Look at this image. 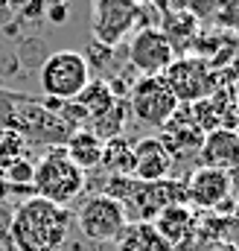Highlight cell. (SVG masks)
<instances>
[{
    "label": "cell",
    "mask_w": 239,
    "mask_h": 251,
    "mask_svg": "<svg viewBox=\"0 0 239 251\" xmlns=\"http://www.w3.org/2000/svg\"><path fill=\"white\" fill-rule=\"evenodd\" d=\"M70 210L47 199H26L9 219V243L15 251H59L67 240Z\"/></svg>",
    "instance_id": "6da1fadb"
},
{
    "label": "cell",
    "mask_w": 239,
    "mask_h": 251,
    "mask_svg": "<svg viewBox=\"0 0 239 251\" xmlns=\"http://www.w3.org/2000/svg\"><path fill=\"white\" fill-rule=\"evenodd\" d=\"M32 190L38 199H47L59 207H67L85 190V173L67 158L64 146H50L47 155L35 164Z\"/></svg>",
    "instance_id": "7a4b0ae2"
},
{
    "label": "cell",
    "mask_w": 239,
    "mask_h": 251,
    "mask_svg": "<svg viewBox=\"0 0 239 251\" xmlns=\"http://www.w3.org/2000/svg\"><path fill=\"white\" fill-rule=\"evenodd\" d=\"M38 82H41L44 97L59 100V102H70L91 82V67H88L82 53H76V50H59V53H53L47 62L41 64Z\"/></svg>",
    "instance_id": "3957f363"
},
{
    "label": "cell",
    "mask_w": 239,
    "mask_h": 251,
    "mask_svg": "<svg viewBox=\"0 0 239 251\" xmlns=\"http://www.w3.org/2000/svg\"><path fill=\"white\" fill-rule=\"evenodd\" d=\"M178 100L172 97V91L167 88V82L161 76H143L131 85L128 94V111L134 114V120L143 126H161L167 123L175 111H178Z\"/></svg>",
    "instance_id": "277c9868"
},
{
    "label": "cell",
    "mask_w": 239,
    "mask_h": 251,
    "mask_svg": "<svg viewBox=\"0 0 239 251\" xmlns=\"http://www.w3.org/2000/svg\"><path fill=\"white\" fill-rule=\"evenodd\" d=\"M76 225H79L82 237L91 243H114L120 231L128 225V219H125V210L120 201L96 193L76 210Z\"/></svg>",
    "instance_id": "5b68a950"
},
{
    "label": "cell",
    "mask_w": 239,
    "mask_h": 251,
    "mask_svg": "<svg viewBox=\"0 0 239 251\" xmlns=\"http://www.w3.org/2000/svg\"><path fill=\"white\" fill-rule=\"evenodd\" d=\"M161 79L167 82V88L172 91V97L178 102H187V105L201 102L216 88H222L219 79L210 73L207 62H201V59H175V62L164 70Z\"/></svg>",
    "instance_id": "8992f818"
},
{
    "label": "cell",
    "mask_w": 239,
    "mask_h": 251,
    "mask_svg": "<svg viewBox=\"0 0 239 251\" xmlns=\"http://www.w3.org/2000/svg\"><path fill=\"white\" fill-rule=\"evenodd\" d=\"M175 62V47L164 35V29L146 26L128 44V64L143 76H164V70Z\"/></svg>",
    "instance_id": "52a82bcc"
},
{
    "label": "cell",
    "mask_w": 239,
    "mask_h": 251,
    "mask_svg": "<svg viewBox=\"0 0 239 251\" xmlns=\"http://www.w3.org/2000/svg\"><path fill=\"white\" fill-rule=\"evenodd\" d=\"M140 15L134 0H94V32L96 41L114 47Z\"/></svg>",
    "instance_id": "ba28073f"
},
{
    "label": "cell",
    "mask_w": 239,
    "mask_h": 251,
    "mask_svg": "<svg viewBox=\"0 0 239 251\" xmlns=\"http://www.w3.org/2000/svg\"><path fill=\"white\" fill-rule=\"evenodd\" d=\"M234 190V176L216 167H201L190 176L187 184V201L190 207H201V210H216L219 204H225L231 199Z\"/></svg>",
    "instance_id": "9c48e42d"
},
{
    "label": "cell",
    "mask_w": 239,
    "mask_h": 251,
    "mask_svg": "<svg viewBox=\"0 0 239 251\" xmlns=\"http://www.w3.org/2000/svg\"><path fill=\"white\" fill-rule=\"evenodd\" d=\"M134 176L137 181H164L169 178L172 167H175V158L172 152L167 149V143L161 137H143V140H134Z\"/></svg>",
    "instance_id": "30bf717a"
},
{
    "label": "cell",
    "mask_w": 239,
    "mask_h": 251,
    "mask_svg": "<svg viewBox=\"0 0 239 251\" xmlns=\"http://www.w3.org/2000/svg\"><path fill=\"white\" fill-rule=\"evenodd\" d=\"M204 167H216L234 176V170H239V134L228 131V128H216L210 134H204V143L198 149Z\"/></svg>",
    "instance_id": "8fae6325"
},
{
    "label": "cell",
    "mask_w": 239,
    "mask_h": 251,
    "mask_svg": "<svg viewBox=\"0 0 239 251\" xmlns=\"http://www.w3.org/2000/svg\"><path fill=\"white\" fill-rule=\"evenodd\" d=\"M195 225H198V210L190 207V204H172V207L161 210L152 222V228L172 246V251L178 249L187 237L195 234Z\"/></svg>",
    "instance_id": "7c38bea8"
},
{
    "label": "cell",
    "mask_w": 239,
    "mask_h": 251,
    "mask_svg": "<svg viewBox=\"0 0 239 251\" xmlns=\"http://www.w3.org/2000/svg\"><path fill=\"white\" fill-rule=\"evenodd\" d=\"M64 152L67 158L85 173V170H96L102 161V140L91 131V128H76L67 140H64Z\"/></svg>",
    "instance_id": "4fadbf2b"
},
{
    "label": "cell",
    "mask_w": 239,
    "mask_h": 251,
    "mask_svg": "<svg viewBox=\"0 0 239 251\" xmlns=\"http://www.w3.org/2000/svg\"><path fill=\"white\" fill-rule=\"evenodd\" d=\"M114 246L117 251H172V246L152 228V222H128Z\"/></svg>",
    "instance_id": "5bb4252c"
},
{
    "label": "cell",
    "mask_w": 239,
    "mask_h": 251,
    "mask_svg": "<svg viewBox=\"0 0 239 251\" xmlns=\"http://www.w3.org/2000/svg\"><path fill=\"white\" fill-rule=\"evenodd\" d=\"M73 102H79V105L85 108L88 120H96V117L108 114V111L117 105V97L111 94V88H108L105 79H91V82L79 91V97H76Z\"/></svg>",
    "instance_id": "9a60e30c"
},
{
    "label": "cell",
    "mask_w": 239,
    "mask_h": 251,
    "mask_svg": "<svg viewBox=\"0 0 239 251\" xmlns=\"http://www.w3.org/2000/svg\"><path fill=\"white\" fill-rule=\"evenodd\" d=\"M99 167H105L111 176H134V146H131V140H125L122 134L105 140Z\"/></svg>",
    "instance_id": "2e32d148"
},
{
    "label": "cell",
    "mask_w": 239,
    "mask_h": 251,
    "mask_svg": "<svg viewBox=\"0 0 239 251\" xmlns=\"http://www.w3.org/2000/svg\"><path fill=\"white\" fill-rule=\"evenodd\" d=\"M125 114H128V102L117 100V105H114L108 114H102V117L94 120V128H91V131H94L102 143L111 140V137H120V134H122V123H125V120H122Z\"/></svg>",
    "instance_id": "e0dca14e"
},
{
    "label": "cell",
    "mask_w": 239,
    "mask_h": 251,
    "mask_svg": "<svg viewBox=\"0 0 239 251\" xmlns=\"http://www.w3.org/2000/svg\"><path fill=\"white\" fill-rule=\"evenodd\" d=\"M0 173H3V178H6L9 187H32L35 164H32L29 158H18V161H12L9 167H3Z\"/></svg>",
    "instance_id": "ac0fdd59"
},
{
    "label": "cell",
    "mask_w": 239,
    "mask_h": 251,
    "mask_svg": "<svg viewBox=\"0 0 239 251\" xmlns=\"http://www.w3.org/2000/svg\"><path fill=\"white\" fill-rule=\"evenodd\" d=\"M24 149H26V140L15 131H0V170L9 167L12 161L24 158Z\"/></svg>",
    "instance_id": "d6986e66"
},
{
    "label": "cell",
    "mask_w": 239,
    "mask_h": 251,
    "mask_svg": "<svg viewBox=\"0 0 239 251\" xmlns=\"http://www.w3.org/2000/svg\"><path fill=\"white\" fill-rule=\"evenodd\" d=\"M44 15H47V21H50V24H56V26H59V24H64V21H67V15H70V6H67L64 0H59V3H50Z\"/></svg>",
    "instance_id": "ffe728a7"
},
{
    "label": "cell",
    "mask_w": 239,
    "mask_h": 251,
    "mask_svg": "<svg viewBox=\"0 0 239 251\" xmlns=\"http://www.w3.org/2000/svg\"><path fill=\"white\" fill-rule=\"evenodd\" d=\"M44 12H47V3H44V0H29V3L21 9V15H24L26 21H35V18H41Z\"/></svg>",
    "instance_id": "44dd1931"
},
{
    "label": "cell",
    "mask_w": 239,
    "mask_h": 251,
    "mask_svg": "<svg viewBox=\"0 0 239 251\" xmlns=\"http://www.w3.org/2000/svg\"><path fill=\"white\" fill-rule=\"evenodd\" d=\"M26 3H29V0H0V6H3V9H18V12H21Z\"/></svg>",
    "instance_id": "7402d4cb"
},
{
    "label": "cell",
    "mask_w": 239,
    "mask_h": 251,
    "mask_svg": "<svg viewBox=\"0 0 239 251\" xmlns=\"http://www.w3.org/2000/svg\"><path fill=\"white\" fill-rule=\"evenodd\" d=\"M9 196V184H6V178H3V173H0V201Z\"/></svg>",
    "instance_id": "603a6c76"
},
{
    "label": "cell",
    "mask_w": 239,
    "mask_h": 251,
    "mask_svg": "<svg viewBox=\"0 0 239 251\" xmlns=\"http://www.w3.org/2000/svg\"><path fill=\"white\" fill-rule=\"evenodd\" d=\"M228 251H237V249H228Z\"/></svg>",
    "instance_id": "cb8c5ba5"
}]
</instances>
